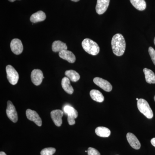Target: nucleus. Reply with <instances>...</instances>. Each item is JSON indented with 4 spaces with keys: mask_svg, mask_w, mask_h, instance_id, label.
I'll use <instances>...</instances> for the list:
<instances>
[{
    "mask_svg": "<svg viewBox=\"0 0 155 155\" xmlns=\"http://www.w3.org/2000/svg\"><path fill=\"white\" fill-rule=\"evenodd\" d=\"M112 50L114 54L117 56H122L126 48L125 38L122 35L116 34L113 36L111 41Z\"/></svg>",
    "mask_w": 155,
    "mask_h": 155,
    "instance_id": "1",
    "label": "nucleus"
},
{
    "mask_svg": "<svg viewBox=\"0 0 155 155\" xmlns=\"http://www.w3.org/2000/svg\"><path fill=\"white\" fill-rule=\"evenodd\" d=\"M81 45L84 50L90 54L95 56L99 53L100 48L98 45L90 39H84L82 41Z\"/></svg>",
    "mask_w": 155,
    "mask_h": 155,
    "instance_id": "2",
    "label": "nucleus"
},
{
    "mask_svg": "<svg viewBox=\"0 0 155 155\" xmlns=\"http://www.w3.org/2000/svg\"><path fill=\"white\" fill-rule=\"evenodd\" d=\"M137 108L140 113L147 118L151 119L153 116V114L148 103L143 99H140L137 101Z\"/></svg>",
    "mask_w": 155,
    "mask_h": 155,
    "instance_id": "3",
    "label": "nucleus"
},
{
    "mask_svg": "<svg viewBox=\"0 0 155 155\" xmlns=\"http://www.w3.org/2000/svg\"><path fill=\"white\" fill-rule=\"evenodd\" d=\"M64 113L67 115V120L69 125H74L75 123V119L78 116L77 111L72 106L67 105L64 107Z\"/></svg>",
    "mask_w": 155,
    "mask_h": 155,
    "instance_id": "4",
    "label": "nucleus"
},
{
    "mask_svg": "<svg viewBox=\"0 0 155 155\" xmlns=\"http://www.w3.org/2000/svg\"><path fill=\"white\" fill-rule=\"evenodd\" d=\"M7 78L12 85L17 84L19 80V75L16 69L11 65H8L6 68Z\"/></svg>",
    "mask_w": 155,
    "mask_h": 155,
    "instance_id": "5",
    "label": "nucleus"
},
{
    "mask_svg": "<svg viewBox=\"0 0 155 155\" xmlns=\"http://www.w3.org/2000/svg\"><path fill=\"white\" fill-rule=\"evenodd\" d=\"M6 114L9 119L14 123L18 121V115L16 108L11 101H8V106L6 109Z\"/></svg>",
    "mask_w": 155,
    "mask_h": 155,
    "instance_id": "6",
    "label": "nucleus"
},
{
    "mask_svg": "<svg viewBox=\"0 0 155 155\" xmlns=\"http://www.w3.org/2000/svg\"><path fill=\"white\" fill-rule=\"evenodd\" d=\"M94 82L99 87L107 92L112 91L113 87L109 81L99 77H96L94 79Z\"/></svg>",
    "mask_w": 155,
    "mask_h": 155,
    "instance_id": "7",
    "label": "nucleus"
},
{
    "mask_svg": "<svg viewBox=\"0 0 155 155\" xmlns=\"http://www.w3.org/2000/svg\"><path fill=\"white\" fill-rule=\"evenodd\" d=\"M31 78L32 83L36 86L41 84L43 79L45 78L42 72L38 69H34L31 72Z\"/></svg>",
    "mask_w": 155,
    "mask_h": 155,
    "instance_id": "8",
    "label": "nucleus"
},
{
    "mask_svg": "<svg viewBox=\"0 0 155 155\" xmlns=\"http://www.w3.org/2000/svg\"><path fill=\"white\" fill-rule=\"evenodd\" d=\"M11 51L16 55H19L22 52L23 50V45L19 39L15 38L12 40L11 43Z\"/></svg>",
    "mask_w": 155,
    "mask_h": 155,
    "instance_id": "9",
    "label": "nucleus"
},
{
    "mask_svg": "<svg viewBox=\"0 0 155 155\" xmlns=\"http://www.w3.org/2000/svg\"><path fill=\"white\" fill-rule=\"evenodd\" d=\"M26 116L28 120L34 122L38 126H41L42 120L36 111L30 109H27L26 111Z\"/></svg>",
    "mask_w": 155,
    "mask_h": 155,
    "instance_id": "10",
    "label": "nucleus"
},
{
    "mask_svg": "<svg viewBox=\"0 0 155 155\" xmlns=\"http://www.w3.org/2000/svg\"><path fill=\"white\" fill-rule=\"evenodd\" d=\"M64 114V112L60 110H54L51 112V116L53 122L58 127H60L62 125V118Z\"/></svg>",
    "mask_w": 155,
    "mask_h": 155,
    "instance_id": "11",
    "label": "nucleus"
},
{
    "mask_svg": "<svg viewBox=\"0 0 155 155\" xmlns=\"http://www.w3.org/2000/svg\"><path fill=\"white\" fill-rule=\"evenodd\" d=\"M110 0H97L96 11L97 13L99 15L104 14L107 11Z\"/></svg>",
    "mask_w": 155,
    "mask_h": 155,
    "instance_id": "12",
    "label": "nucleus"
},
{
    "mask_svg": "<svg viewBox=\"0 0 155 155\" xmlns=\"http://www.w3.org/2000/svg\"><path fill=\"white\" fill-rule=\"evenodd\" d=\"M127 139L130 146L135 150H139L141 147L140 142L137 137L133 134L128 133L127 134Z\"/></svg>",
    "mask_w": 155,
    "mask_h": 155,
    "instance_id": "13",
    "label": "nucleus"
},
{
    "mask_svg": "<svg viewBox=\"0 0 155 155\" xmlns=\"http://www.w3.org/2000/svg\"><path fill=\"white\" fill-rule=\"evenodd\" d=\"M59 55L60 58L70 63H74L76 60L75 55L73 53L67 50L60 52Z\"/></svg>",
    "mask_w": 155,
    "mask_h": 155,
    "instance_id": "14",
    "label": "nucleus"
},
{
    "mask_svg": "<svg viewBox=\"0 0 155 155\" xmlns=\"http://www.w3.org/2000/svg\"><path fill=\"white\" fill-rule=\"evenodd\" d=\"M46 18L45 14L42 11H38L31 16L30 20L33 23L43 21Z\"/></svg>",
    "mask_w": 155,
    "mask_h": 155,
    "instance_id": "15",
    "label": "nucleus"
},
{
    "mask_svg": "<svg viewBox=\"0 0 155 155\" xmlns=\"http://www.w3.org/2000/svg\"><path fill=\"white\" fill-rule=\"evenodd\" d=\"M52 49L54 52H60L67 50V45L60 41H56L53 43Z\"/></svg>",
    "mask_w": 155,
    "mask_h": 155,
    "instance_id": "16",
    "label": "nucleus"
},
{
    "mask_svg": "<svg viewBox=\"0 0 155 155\" xmlns=\"http://www.w3.org/2000/svg\"><path fill=\"white\" fill-rule=\"evenodd\" d=\"M62 87L67 93L72 94L74 92V89L70 84V80L67 77H64L61 82Z\"/></svg>",
    "mask_w": 155,
    "mask_h": 155,
    "instance_id": "17",
    "label": "nucleus"
},
{
    "mask_svg": "<svg viewBox=\"0 0 155 155\" xmlns=\"http://www.w3.org/2000/svg\"><path fill=\"white\" fill-rule=\"evenodd\" d=\"M90 95L92 99L99 103L103 102L104 100V97L102 94L97 90H92L90 92Z\"/></svg>",
    "mask_w": 155,
    "mask_h": 155,
    "instance_id": "18",
    "label": "nucleus"
},
{
    "mask_svg": "<svg viewBox=\"0 0 155 155\" xmlns=\"http://www.w3.org/2000/svg\"><path fill=\"white\" fill-rule=\"evenodd\" d=\"M146 81L149 84H155V74L150 69L144 68L143 69Z\"/></svg>",
    "mask_w": 155,
    "mask_h": 155,
    "instance_id": "19",
    "label": "nucleus"
},
{
    "mask_svg": "<svg viewBox=\"0 0 155 155\" xmlns=\"http://www.w3.org/2000/svg\"><path fill=\"white\" fill-rule=\"evenodd\" d=\"M95 133L97 135L102 137H107L110 135V129L104 127H98L95 129Z\"/></svg>",
    "mask_w": 155,
    "mask_h": 155,
    "instance_id": "20",
    "label": "nucleus"
},
{
    "mask_svg": "<svg viewBox=\"0 0 155 155\" xmlns=\"http://www.w3.org/2000/svg\"><path fill=\"white\" fill-rule=\"evenodd\" d=\"M65 75L69 78V80L73 82H76L78 81L80 78L79 74L75 70H67L65 72Z\"/></svg>",
    "mask_w": 155,
    "mask_h": 155,
    "instance_id": "21",
    "label": "nucleus"
},
{
    "mask_svg": "<svg viewBox=\"0 0 155 155\" xmlns=\"http://www.w3.org/2000/svg\"><path fill=\"white\" fill-rule=\"evenodd\" d=\"M130 3L136 9L142 11L146 8V3L145 0H130Z\"/></svg>",
    "mask_w": 155,
    "mask_h": 155,
    "instance_id": "22",
    "label": "nucleus"
},
{
    "mask_svg": "<svg viewBox=\"0 0 155 155\" xmlns=\"http://www.w3.org/2000/svg\"><path fill=\"white\" fill-rule=\"evenodd\" d=\"M55 152L56 149L54 148H46L42 150L41 155H53Z\"/></svg>",
    "mask_w": 155,
    "mask_h": 155,
    "instance_id": "23",
    "label": "nucleus"
},
{
    "mask_svg": "<svg viewBox=\"0 0 155 155\" xmlns=\"http://www.w3.org/2000/svg\"><path fill=\"white\" fill-rule=\"evenodd\" d=\"M87 154L88 155H101L99 152L97 150L92 147L88 148Z\"/></svg>",
    "mask_w": 155,
    "mask_h": 155,
    "instance_id": "24",
    "label": "nucleus"
},
{
    "mask_svg": "<svg viewBox=\"0 0 155 155\" xmlns=\"http://www.w3.org/2000/svg\"><path fill=\"white\" fill-rule=\"evenodd\" d=\"M148 51L150 55L152 61L155 65V50L151 47H150L149 48Z\"/></svg>",
    "mask_w": 155,
    "mask_h": 155,
    "instance_id": "25",
    "label": "nucleus"
},
{
    "mask_svg": "<svg viewBox=\"0 0 155 155\" xmlns=\"http://www.w3.org/2000/svg\"><path fill=\"white\" fill-rule=\"evenodd\" d=\"M151 143L152 144L153 146L155 147V138L152 139L151 140Z\"/></svg>",
    "mask_w": 155,
    "mask_h": 155,
    "instance_id": "26",
    "label": "nucleus"
},
{
    "mask_svg": "<svg viewBox=\"0 0 155 155\" xmlns=\"http://www.w3.org/2000/svg\"><path fill=\"white\" fill-rule=\"evenodd\" d=\"M0 155H7V154L4 152L2 151L0 152Z\"/></svg>",
    "mask_w": 155,
    "mask_h": 155,
    "instance_id": "27",
    "label": "nucleus"
},
{
    "mask_svg": "<svg viewBox=\"0 0 155 155\" xmlns=\"http://www.w3.org/2000/svg\"><path fill=\"white\" fill-rule=\"evenodd\" d=\"M9 2H15L16 0H8Z\"/></svg>",
    "mask_w": 155,
    "mask_h": 155,
    "instance_id": "28",
    "label": "nucleus"
},
{
    "mask_svg": "<svg viewBox=\"0 0 155 155\" xmlns=\"http://www.w3.org/2000/svg\"><path fill=\"white\" fill-rule=\"evenodd\" d=\"M71 1H73V2H78V1H80V0H71Z\"/></svg>",
    "mask_w": 155,
    "mask_h": 155,
    "instance_id": "29",
    "label": "nucleus"
},
{
    "mask_svg": "<svg viewBox=\"0 0 155 155\" xmlns=\"http://www.w3.org/2000/svg\"><path fill=\"white\" fill-rule=\"evenodd\" d=\"M154 44H155V37L154 38Z\"/></svg>",
    "mask_w": 155,
    "mask_h": 155,
    "instance_id": "30",
    "label": "nucleus"
},
{
    "mask_svg": "<svg viewBox=\"0 0 155 155\" xmlns=\"http://www.w3.org/2000/svg\"><path fill=\"white\" fill-rule=\"evenodd\" d=\"M139 100V99L138 98H136V100H137V101H138V100Z\"/></svg>",
    "mask_w": 155,
    "mask_h": 155,
    "instance_id": "31",
    "label": "nucleus"
},
{
    "mask_svg": "<svg viewBox=\"0 0 155 155\" xmlns=\"http://www.w3.org/2000/svg\"><path fill=\"white\" fill-rule=\"evenodd\" d=\"M154 101H155V96H154Z\"/></svg>",
    "mask_w": 155,
    "mask_h": 155,
    "instance_id": "32",
    "label": "nucleus"
}]
</instances>
